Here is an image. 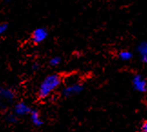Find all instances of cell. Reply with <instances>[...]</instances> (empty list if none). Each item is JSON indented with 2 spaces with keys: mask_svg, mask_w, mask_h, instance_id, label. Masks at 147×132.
<instances>
[{
  "mask_svg": "<svg viewBox=\"0 0 147 132\" xmlns=\"http://www.w3.org/2000/svg\"><path fill=\"white\" fill-rule=\"evenodd\" d=\"M62 78L58 74H51L47 76L41 82L37 91L39 99H45L49 97L61 85Z\"/></svg>",
  "mask_w": 147,
  "mask_h": 132,
  "instance_id": "6da1fadb",
  "label": "cell"
},
{
  "mask_svg": "<svg viewBox=\"0 0 147 132\" xmlns=\"http://www.w3.org/2000/svg\"><path fill=\"white\" fill-rule=\"evenodd\" d=\"M48 36V31L46 27H37L32 32L31 40L34 44H40L47 39Z\"/></svg>",
  "mask_w": 147,
  "mask_h": 132,
  "instance_id": "7a4b0ae2",
  "label": "cell"
},
{
  "mask_svg": "<svg viewBox=\"0 0 147 132\" xmlns=\"http://www.w3.org/2000/svg\"><path fill=\"white\" fill-rule=\"evenodd\" d=\"M134 88L140 93H144L147 91V83L146 80L141 75H134L132 80Z\"/></svg>",
  "mask_w": 147,
  "mask_h": 132,
  "instance_id": "3957f363",
  "label": "cell"
},
{
  "mask_svg": "<svg viewBox=\"0 0 147 132\" xmlns=\"http://www.w3.org/2000/svg\"><path fill=\"white\" fill-rule=\"evenodd\" d=\"M83 90V86L77 83H74L69 86H67L63 89V95L65 97H73L75 95H77L78 93H80Z\"/></svg>",
  "mask_w": 147,
  "mask_h": 132,
  "instance_id": "277c9868",
  "label": "cell"
},
{
  "mask_svg": "<svg viewBox=\"0 0 147 132\" xmlns=\"http://www.w3.org/2000/svg\"><path fill=\"white\" fill-rule=\"evenodd\" d=\"M32 108L29 107V105H27L26 102L24 101H19L15 105L14 111L15 114H16L18 116H25V115H29L31 112Z\"/></svg>",
  "mask_w": 147,
  "mask_h": 132,
  "instance_id": "5b68a950",
  "label": "cell"
},
{
  "mask_svg": "<svg viewBox=\"0 0 147 132\" xmlns=\"http://www.w3.org/2000/svg\"><path fill=\"white\" fill-rule=\"evenodd\" d=\"M29 116H30L31 122L34 126H36V127H41V126H43L44 122L41 118V115L38 110H32L31 112L29 113Z\"/></svg>",
  "mask_w": 147,
  "mask_h": 132,
  "instance_id": "8992f818",
  "label": "cell"
},
{
  "mask_svg": "<svg viewBox=\"0 0 147 132\" xmlns=\"http://www.w3.org/2000/svg\"><path fill=\"white\" fill-rule=\"evenodd\" d=\"M0 97L7 101H11L15 97V92L11 88H0Z\"/></svg>",
  "mask_w": 147,
  "mask_h": 132,
  "instance_id": "52a82bcc",
  "label": "cell"
},
{
  "mask_svg": "<svg viewBox=\"0 0 147 132\" xmlns=\"http://www.w3.org/2000/svg\"><path fill=\"white\" fill-rule=\"evenodd\" d=\"M137 51L141 56V60L144 63H147V41L140 43L137 47Z\"/></svg>",
  "mask_w": 147,
  "mask_h": 132,
  "instance_id": "ba28073f",
  "label": "cell"
},
{
  "mask_svg": "<svg viewBox=\"0 0 147 132\" xmlns=\"http://www.w3.org/2000/svg\"><path fill=\"white\" fill-rule=\"evenodd\" d=\"M132 56H133V54L127 50H123L119 53V59L123 61H128L132 59Z\"/></svg>",
  "mask_w": 147,
  "mask_h": 132,
  "instance_id": "9c48e42d",
  "label": "cell"
},
{
  "mask_svg": "<svg viewBox=\"0 0 147 132\" xmlns=\"http://www.w3.org/2000/svg\"><path fill=\"white\" fill-rule=\"evenodd\" d=\"M61 60L62 59L60 56H53L52 59H50L49 60V65L51 67H56L61 63Z\"/></svg>",
  "mask_w": 147,
  "mask_h": 132,
  "instance_id": "30bf717a",
  "label": "cell"
},
{
  "mask_svg": "<svg viewBox=\"0 0 147 132\" xmlns=\"http://www.w3.org/2000/svg\"><path fill=\"white\" fill-rule=\"evenodd\" d=\"M5 119H7V121L10 124H13V123H16L18 121V118H16V114H9L7 115V117H5Z\"/></svg>",
  "mask_w": 147,
  "mask_h": 132,
  "instance_id": "8fae6325",
  "label": "cell"
},
{
  "mask_svg": "<svg viewBox=\"0 0 147 132\" xmlns=\"http://www.w3.org/2000/svg\"><path fill=\"white\" fill-rule=\"evenodd\" d=\"M7 28H8L7 23H1V24H0V36L3 35V34L7 30Z\"/></svg>",
  "mask_w": 147,
  "mask_h": 132,
  "instance_id": "7c38bea8",
  "label": "cell"
},
{
  "mask_svg": "<svg viewBox=\"0 0 147 132\" xmlns=\"http://www.w3.org/2000/svg\"><path fill=\"white\" fill-rule=\"evenodd\" d=\"M141 129H142V131H144V132H147V120L143 123L142 127H141Z\"/></svg>",
  "mask_w": 147,
  "mask_h": 132,
  "instance_id": "4fadbf2b",
  "label": "cell"
}]
</instances>
